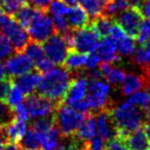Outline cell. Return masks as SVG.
Segmentation results:
<instances>
[{"mask_svg":"<svg viewBox=\"0 0 150 150\" xmlns=\"http://www.w3.org/2000/svg\"><path fill=\"white\" fill-rule=\"evenodd\" d=\"M112 2L117 15L129 7V3L127 0H112Z\"/></svg>","mask_w":150,"mask_h":150,"instance_id":"7dc6e473","label":"cell"},{"mask_svg":"<svg viewBox=\"0 0 150 150\" xmlns=\"http://www.w3.org/2000/svg\"><path fill=\"white\" fill-rule=\"evenodd\" d=\"M105 140L101 136H95L90 141L86 142V150H105L106 143Z\"/></svg>","mask_w":150,"mask_h":150,"instance_id":"f35d334b","label":"cell"},{"mask_svg":"<svg viewBox=\"0 0 150 150\" xmlns=\"http://www.w3.org/2000/svg\"><path fill=\"white\" fill-rule=\"evenodd\" d=\"M127 101H129L131 104L139 107L142 110H146L148 105L150 104V97L147 94V92L138 91V92H135L132 95H129V99Z\"/></svg>","mask_w":150,"mask_h":150,"instance_id":"4dcf8cb0","label":"cell"},{"mask_svg":"<svg viewBox=\"0 0 150 150\" xmlns=\"http://www.w3.org/2000/svg\"><path fill=\"white\" fill-rule=\"evenodd\" d=\"M34 11H35L34 7H32L31 5L26 4L25 3V4H24L23 6L20 7L19 11L13 15L15 16L13 18H15L16 21H17L22 27H24L26 29L27 26L29 25L32 17H33Z\"/></svg>","mask_w":150,"mask_h":150,"instance_id":"f546056e","label":"cell"},{"mask_svg":"<svg viewBox=\"0 0 150 150\" xmlns=\"http://www.w3.org/2000/svg\"><path fill=\"white\" fill-rule=\"evenodd\" d=\"M105 150H129V148L127 147L123 141H121L118 138H114V139L108 141Z\"/></svg>","mask_w":150,"mask_h":150,"instance_id":"b9f144b4","label":"cell"},{"mask_svg":"<svg viewBox=\"0 0 150 150\" xmlns=\"http://www.w3.org/2000/svg\"><path fill=\"white\" fill-rule=\"evenodd\" d=\"M40 75L36 72H28L17 77H13V83L23 92L24 95H30L37 88Z\"/></svg>","mask_w":150,"mask_h":150,"instance_id":"9a60e30c","label":"cell"},{"mask_svg":"<svg viewBox=\"0 0 150 150\" xmlns=\"http://www.w3.org/2000/svg\"><path fill=\"white\" fill-rule=\"evenodd\" d=\"M24 52L27 54V57L32 61V63L36 64L39 61H41L42 59L45 58V54H44L43 47L40 45V43L35 41L28 42V44L24 48Z\"/></svg>","mask_w":150,"mask_h":150,"instance_id":"83f0119b","label":"cell"},{"mask_svg":"<svg viewBox=\"0 0 150 150\" xmlns=\"http://www.w3.org/2000/svg\"><path fill=\"white\" fill-rule=\"evenodd\" d=\"M26 30L32 41L38 43H43L52 34H54V31L52 20L45 11H40V9L34 11L33 17Z\"/></svg>","mask_w":150,"mask_h":150,"instance_id":"52a82bcc","label":"cell"},{"mask_svg":"<svg viewBox=\"0 0 150 150\" xmlns=\"http://www.w3.org/2000/svg\"><path fill=\"white\" fill-rule=\"evenodd\" d=\"M122 141L129 150H147L150 147V143L146 137L145 132L141 127L129 133Z\"/></svg>","mask_w":150,"mask_h":150,"instance_id":"2e32d148","label":"cell"},{"mask_svg":"<svg viewBox=\"0 0 150 150\" xmlns=\"http://www.w3.org/2000/svg\"><path fill=\"white\" fill-rule=\"evenodd\" d=\"M4 66L9 76L17 77V76L30 72L33 67V64L25 52H17V54L7 59Z\"/></svg>","mask_w":150,"mask_h":150,"instance_id":"8fae6325","label":"cell"},{"mask_svg":"<svg viewBox=\"0 0 150 150\" xmlns=\"http://www.w3.org/2000/svg\"><path fill=\"white\" fill-rule=\"evenodd\" d=\"M146 90H147V94L149 95V97H150V80L147 82V84H146Z\"/></svg>","mask_w":150,"mask_h":150,"instance_id":"9f6ffc18","label":"cell"},{"mask_svg":"<svg viewBox=\"0 0 150 150\" xmlns=\"http://www.w3.org/2000/svg\"><path fill=\"white\" fill-rule=\"evenodd\" d=\"M37 133V132H36ZM40 146L43 150H57L60 141L61 134L57 125H54L50 129L43 133H37Z\"/></svg>","mask_w":150,"mask_h":150,"instance_id":"ffe728a7","label":"cell"},{"mask_svg":"<svg viewBox=\"0 0 150 150\" xmlns=\"http://www.w3.org/2000/svg\"><path fill=\"white\" fill-rule=\"evenodd\" d=\"M86 103L88 109L100 112L102 110L111 109L110 107V84L101 78L88 79Z\"/></svg>","mask_w":150,"mask_h":150,"instance_id":"277c9868","label":"cell"},{"mask_svg":"<svg viewBox=\"0 0 150 150\" xmlns=\"http://www.w3.org/2000/svg\"><path fill=\"white\" fill-rule=\"evenodd\" d=\"M0 3H1V0H0ZM0 9H1V8H0Z\"/></svg>","mask_w":150,"mask_h":150,"instance_id":"94428289","label":"cell"},{"mask_svg":"<svg viewBox=\"0 0 150 150\" xmlns=\"http://www.w3.org/2000/svg\"><path fill=\"white\" fill-rule=\"evenodd\" d=\"M142 18L143 17L140 13L139 9L129 6V8L117 15L116 24L129 36L136 38L141 25Z\"/></svg>","mask_w":150,"mask_h":150,"instance_id":"30bf717a","label":"cell"},{"mask_svg":"<svg viewBox=\"0 0 150 150\" xmlns=\"http://www.w3.org/2000/svg\"><path fill=\"white\" fill-rule=\"evenodd\" d=\"M27 131V121L16 118L9 125L5 127V135L8 142H18L21 140Z\"/></svg>","mask_w":150,"mask_h":150,"instance_id":"603a6c76","label":"cell"},{"mask_svg":"<svg viewBox=\"0 0 150 150\" xmlns=\"http://www.w3.org/2000/svg\"><path fill=\"white\" fill-rule=\"evenodd\" d=\"M29 117L34 119L52 115L54 112L56 104L46 97L41 95L30 94L26 100Z\"/></svg>","mask_w":150,"mask_h":150,"instance_id":"9c48e42d","label":"cell"},{"mask_svg":"<svg viewBox=\"0 0 150 150\" xmlns=\"http://www.w3.org/2000/svg\"><path fill=\"white\" fill-rule=\"evenodd\" d=\"M111 115L117 127V137L122 141L129 133L140 129L144 123L142 109L131 104L129 101L111 109Z\"/></svg>","mask_w":150,"mask_h":150,"instance_id":"7a4b0ae2","label":"cell"},{"mask_svg":"<svg viewBox=\"0 0 150 150\" xmlns=\"http://www.w3.org/2000/svg\"><path fill=\"white\" fill-rule=\"evenodd\" d=\"M144 47H145V48H147V50H150V39L148 40V41L146 42L145 44H144Z\"/></svg>","mask_w":150,"mask_h":150,"instance_id":"6f0895ef","label":"cell"},{"mask_svg":"<svg viewBox=\"0 0 150 150\" xmlns=\"http://www.w3.org/2000/svg\"><path fill=\"white\" fill-rule=\"evenodd\" d=\"M43 50L45 57L54 64H64L65 59L69 52V45L65 36L59 33L52 34L43 42Z\"/></svg>","mask_w":150,"mask_h":150,"instance_id":"ba28073f","label":"cell"},{"mask_svg":"<svg viewBox=\"0 0 150 150\" xmlns=\"http://www.w3.org/2000/svg\"><path fill=\"white\" fill-rule=\"evenodd\" d=\"M62 1L66 3L68 6H75L77 3H79V0H62Z\"/></svg>","mask_w":150,"mask_h":150,"instance_id":"db71d44e","label":"cell"},{"mask_svg":"<svg viewBox=\"0 0 150 150\" xmlns=\"http://www.w3.org/2000/svg\"><path fill=\"white\" fill-rule=\"evenodd\" d=\"M138 9H139L142 17L150 20V0H144L143 3L140 5Z\"/></svg>","mask_w":150,"mask_h":150,"instance_id":"c3c4849f","label":"cell"},{"mask_svg":"<svg viewBox=\"0 0 150 150\" xmlns=\"http://www.w3.org/2000/svg\"><path fill=\"white\" fill-rule=\"evenodd\" d=\"M102 76L106 78V81L110 86H119L122 83L125 77V72L123 69L112 66L111 63H103L100 66Z\"/></svg>","mask_w":150,"mask_h":150,"instance_id":"ac0fdd59","label":"cell"},{"mask_svg":"<svg viewBox=\"0 0 150 150\" xmlns=\"http://www.w3.org/2000/svg\"><path fill=\"white\" fill-rule=\"evenodd\" d=\"M86 116V114H82L63 103L56 105L54 112V123L60 131L61 136L64 137L75 135Z\"/></svg>","mask_w":150,"mask_h":150,"instance_id":"3957f363","label":"cell"},{"mask_svg":"<svg viewBox=\"0 0 150 150\" xmlns=\"http://www.w3.org/2000/svg\"><path fill=\"white\" fill-rule=\"evenodd\" d=\"M52 20L54 29L57 31V33L65 36L71 32V28L69 26L66 17H52Z\"/></svg>","mask_w":150,"mask_h":150,"instance_id":"8d00e7d4","label":"cell"},{"mask_svg":"<svg viewBox=\"0 0 150 150\" xmlns=\"http://www.w3.org/2000/svg\"><path fill=\"white\" fill-rule=\"evenodd\" d=\"M52 0H28L29 4L35 9H40V11H45L48 8Z\"/></svg>","mask_w":150,"mask_h":150,"instance_id":"ee69618b","label":"cell"},{"mask_svg":"<svg viewBox=\"0 0 150 150\" xmlns=\"http://www.w3.org/2000/svg\"><path fill=\"white\" fill-rule=\"evenodd\" d=\"M100 63L101 60L98 57V54L95 52H91L88 56V59H86V67L88 68V70H94V69H98L100 67Z\"/></svg>","mask_w":150,"mask_h":150,"instance_id":"7bdbcfd3","label":"cell"},{"mask_svg":"<svg viewBox=\"0 0 150 150\" xmlns=\"http://www.w3.org/2000/svg\"><path fill=\"white\" fill-rule=\"evenodd\" d=\"M143 129H144V132H145L146 137H147L148 141H149V143H150V119L147 121V122H145Z\"/></svg>","mask_w":150,"mask_h":150,"instance_id":"f5cc1de1","label":"cell"},{"mask_svg":"<svg viewBox=\"0 0 150 150\" xmlns=\"http://www.w3.org/2000/svg\"><path fill=\"white\" fill-rule=\"evenodd\" d=\"M113 19L107 17V16H101L99 18L93 20L91 23V27L98 33L99 36H108L110 33V30L113 26Z\"/></svg>","mask_w":150,"mask_h":150,"instance_id":"4316f807","label":"cell"},{"mask_svg":"<svg viewBox=\"0 0 150 150\" xmlns=\"http://www.w3.org/2000/svg\"><path fill=\"white\" fill-rule=\"evenodd\" d=\"M56 123H54V113H52V115H48V116L37 118L32 123L31 127L35 132H37V133H43V132L50 129Z\"/></svg>","mask_w":150,"mask_h":150,"instance_id":"1f68e13d","label":"cell"},{"mask_svg":"<svg viewBox=\"0 0 150 150\" xmlns=\"http://www.w3.org/2000/svg\"><path fill=\"white\" fill-rule=\"evenodd\" d=\"M86 59H88V56L86 54L71 50V52H68L66 59H65V68L68 69L69 71L80 70L83 67H86Z\"/></svg>","mask_w":150,"mask_h":150,"instance_id":"cb8c5ba5","label":"cell"},{"mask_svg":"<svg viewBox=\"0 0 150 150\" xmlns=\"http://www.w3.org/2000/svg\"><path fill=\"white\" fill-rule=\"evenodd\" d=\"M146 116L150 119V104L148 105V107L146 108Z\"/></svg>","mask_w":150,"mask_h":150,"instance_id":"11a10c76","label":"cell"},{"mask_svg":"<svg viewBox=\"0 0 150 150\" xmlns=\"http://www.w3.org/2000/svg\"><path fill=\"white\" fill-rule=\"evenodd\" d=\"M16 119L15 110L5 101H0V129H5Z\"/></svg>","mask_w":150,"mask_h":150,"instance_id":"f1b7e54d","label":"cell"},{"mask_svg":"<svg viewBox=\"0 0 150 150\" xmlns=\"http://www.w3.org/2000/svg\"><path fill=\"white\" fill-rule=\"evenodd\" d=\"M0 150H22V149L18 143H15V142H7V143H5L4 145L2 146V148Z\"/></svg>","mask_w":150,"mask_h":150,"instance_id":"681fc988","label":"cell"},{"mask_svg":"<svg viewBox=\"0 0 150 150\" xmlns=\"http://www.w3.org/2000/svg\"><path fill=\"white\" fill-rule=\"evenodd\" d=\"M97 133V121L96 118L93 114L88 113L86 114V118H84L83 122L81 123L79 127H78L77 132L75 133V136L80 139L81 141L88 142L92 139L93 137L96 136Z\"/></svg>","mask_w":150,"mask_h":150,"instance_id":"7402d4cb","label":"cell"},{"mask_svg":"<svg viewBox=\"0 0 150 150\" xmlns=\"http://www.w3.org/2000/svg\"><path fill=\"white\" fill-rule=\"evenodd\" d=\"M0 30L17 52H22L29 42V35L13 17L2 13H0Z\"/></svg>","mask_w":150,"mask_h":150,"instance_id":"5b68a950","label":"cell"},{"mask_svg":"<svg viewBox=\"0 0 150 150\" xmlns=\"http://www.w3.org/2000/svg\"><path fill=\"white\" fill-rule=\"evenodd\" d=\"M4 79H7V71L5 69L4 64L0 62V81Z\"/></svg>","mask_w":150,"mask_h":150,"instance_id":"f907efd6","label":"cell"},{"mask_svg":"<svg viewBox=\"0 0 150 150\" xmlns=\"http://www.w3.org/2000/svg\"><path fill=\"white\" fill-rule=\"evenodd\" d=\"M34 65H35V68H36V70H37V72L43 74V73H46L50 70H52V69L54 68V64L45 57L44 59H42L41 61H39V62Z\"/></svg>","mask_w":150,"mask_h":150,"instance_id":"60d3db41","label":"cell"},{"mask_svg":"<svg viewBox=\"0 0 150 150\" xmlns=\"http://www.w3.org/2000/svg\"><path fill=\"white\" fill-rule=\"evenodd\" d=\"M70 108L74 109V110L78 111V112L82 113V114H88V103H86V100H81V101H78V102H75L73 103L72 105H70Z\"/></svg>","mask_w":150,"mask_h":150,"instance_id":"bcb514c9","label":"cell"},{"mask_svg":"<svg viewBox=\"0 0 150 150\" xmlns=\"http://www.w3.org/2000/svg\"><path fill=\"white\" fill-rule=\"evenodd\" d=\"M2 13V11H1V9H0V13Z\"/></svg>","mask_w":150,"mask_h":150,"instance_id":"680465c9","label":"cell"},{"mask_svg":"<svg viewBox=\"0 0 150 150\" xmlns=\"http://www.w3.org/2000/svg\"><path fill=\"white\" fill-rule=\"evenodd\" d=\"M129 3V6L131 7H135V8H139L140 5L143 3L144 0H127Z\"/></svg>","mask_w":150,"mask_h":150,"instance_id":"816d5d0a","label":"cell"},{"mask_svg":"<svg viewBox=\"0 0 150 150\" xmlns=\"http://www.w3.org/2000/svg\"><path fill=\"white\" fill-rule=\"evenodd\" d=\"M109 1L110 0H79V3L88 18L94 20L101 16H104L105 9Z\"/></svg>","mask_w":150,"mask_h":150,"instance_id":"44dd1931","label":"cell"},{"mask_svg":"<svg viewBox=\"0 0 150 150\" xmlns=\"http://www.w3.org/2000/svg\"><path fill=\"white\" fill-rule=\"evenodd\" d=\"M15 110V115L16 118L21 119V120H25L27 121L29 119V112H28V108L26 103H20L18 106H16L13 108Z\"/></svg>","mask_w":150,"mask_h":150,"instance_id":"ab89813d","label":"cell"},{"mask_svg":"<svg viewBox=\"0 0 150 150\" xmlns=\"http://www.w3.org/2000/svg\"><path fill=\"white\" fill-rule=\"evenodd\" d=\"M25 3L26 0H1L0 8L4 13L13 16Z\"/></svg>","mask_w":150,"mask_h":150,"instance_id":"836d02e7","label":"cell"},{"mask_svg":"<svg viewBox=\"0 0 150 150\" xmlns=\"http://www.w3.org/2000/svg\"><path fill=\"white\" fill-rule=\"evenodd\" d=\"M96 54L103 63H114L119 60V54L117 52V45L115 40L111 36H105L96 48Z\"/></svg>","mask_w":150,"mask_h":150,"instance_id":"5bb4252c","label":"cell"},{"mask_svg":"<svg viewBox=\"0 0 150 150\" xmlns=\"http://www.w3.org/2000/svg\"><path fill=\"white\" fill-rule=\"evenodd\" d=\"M111 109H106L98 112L96 118L97 129L105 141H110L117 137V127L111 115Z\"/></svg>","mask_w":150,"mask_h":150,"instance_id":"7c38bea8","label":"cell"},{"mask_svg":"<svg viewBox=\"0 0 150 150\" xmlns=\"http://www.w3.org/2000/svg\"><path fill=\"white\" fill-rule=\"evenodd\" d=\"M24 100V94L17 86L15 84H11V88L8 91V94L6 96V99H5V102L9 105L11 107L15 108L16 106L22 103Z\"/></svg>","mask_w":150,"mask_h":150,"instance_id":"d6a6232c","label":"cell"},{"mask_svg":"<svg viewBox=\"0 0 150 150\" xmlns=\"http://www.w3.org/2000/svg\"><path fill=\"white\" fill-rule=\"evenodd\" d=\"M15 50L9 40L4 35L0 34V61L9 57Z\"/></svg>","mask_w":150,"mask_h":150,"instance_id":"74e56055","label":"cell"},{"mask_svg":"<svg viewBox=\"0 0 150 150\" xmlns=\"http://www.w3.org/2000/svg\"><path fill=\"white\" fill-rule=\"evenodd\" d=\"M72 76L70 71L65 67H57L52 68L48 72L40 75L37 90L39 95L46 97L54 104L63 103Z\"/></svg>","mask_w":150,"mask_h":150,"instance_id":"6da1fadb","label":"cell"},{"mask_svg":"<svg viewBox=\"0 0 150 150\" xmlns=\"http://www.w3.org/2000/svg\"><path fill=\"white\" fill-rule=\"evenodd\" d=\"M136 39L139 43L145 44L150 39V20L145 19L142 20L141 25H140L139 31L136 36Z\"/></svg>","mask_w":150,"mask_h":150,"instance_id":"d590c367","label":"cell"},{"mask_svg":"<svg viewBox=\"0 0 150 150\" xmlns=\"http://www.w3.org/2000/svg\"><path fill=\"white\" fill-rule=\"evenodd\" d=\"M121 86V93L125 96H129L133 93L138 92L141 88L146 86V79L143 75L138 74H125V77L123 79Z\"/></svg>","mask_w":150,"mask_h":150,"instance_id":"d6986e66","label":"cell"},{"mask_svg":"<svg viewBox=\"0 0 150 150\" xmlns=\"http://www.w3.org/2000/svg\"><path fill=\"white\" fill-rule=\"evenodd\" d=\"M117 45V52L118 54L121 57H131L137 50L136 42L133 39V37L129 36L127 33H125L122 36L115 40Z\"/></svg>","mask_w":150,"mask_h":150,"instance_id":"d4e9b609","label":"cell"},{"mask_svg":"<svg viewBox=\"0 0 150 150\" xmlns=\"http://www.w3.org/2000/svg\"><path fill=\"white\" fill-rule=\"evenodd\" d=\"M88 93V78L84 76H79L71 80L63 104L70 106L73 103L84 100Z\"/></svg>","mask_w":150,"mask_h":150,"instance_id":"4fadbf2b","label":"cell"},{"mask_svg":"<svg viewBox=\"0 0 150 150\" xmlns=\"http://www.w3.org/2000/svg\"><path fill=\"white\" fill-rule=\"evenodd\" d=\"M69 48L82 54H91L96 50L100 41V36L92 27H86L82 29L71 31L65 35Z\"/></svg>","mask_w":150,"mask_h":150,"instance_id":"8992f818","label":"cell"},{"mask_svg":"<svg viewBox=\"0 0 150 150\" xmlns=\"http://www.w3.org/2000/svg\"><path fill=\"white\" fill-rule=\"evenodd\" d=\"M18 144L22 150H39L41 148L37 133L32 127L26 131Z\"/></svg>","mask_w":150,"mask_h":150,"instance_id":"484cf974","label":"cell"},{"mask_svg":"<svg viewBox=\"0 0 150 150\" xmlns=\"http://www.w3.org/2000/svg\"><path fill=\"white\" fill-rule=\"evenodd\" d=\"M147 150H150V147H149V148H148V149H147Z\"/></svg>","mask_w":150,"mask_h":150,"instance_id":"91938a15","label":"cell"},{"mask_svg":"<svg viewBox=\"0 0 150 150\" xmlns=\"http://www.w3.org/2000/svg\"><path fill=\"white\" fill-rule=\"evenodd\" d=\"M11 86V82L9 79H4L0 81V101H5Z\"/></svg>","mask_w":150,"mask_h":150,"instance_id":"f6af8a7d","label":"cell"},{"mask_svg":"<svg viewBox=\"0 0 150 150\" xmlns=\"http://www.w3.org/2000/svg\"><path fill=\"white\" fill-rule=\"evenodd\" d=\"M48 7H50V13H52V17H66L70 9V6L63 2L62 0H52Z\"/></svg>","mask_w":150,"mask_h":150,"instance_id":"e575fe53","label":"cell"},{"mask_svg":"<svg viewBox=\"0 0 150 150\" xmlns=\"http://www.w3.org/2000/svg\"><path fill=\"white\" fill-rule=\"evenodd\" d=\"M66 19L68 21V24L70 26L71 30H78L82 28L88 27L90 25V20L88 16L84 11L82 7L73 6L70 7L68 13L66 15Z\"/></svg>","mask_w":150,"mask_h":150,"instance_id":"e0dca14e","label":"cell"}]
</instances>
